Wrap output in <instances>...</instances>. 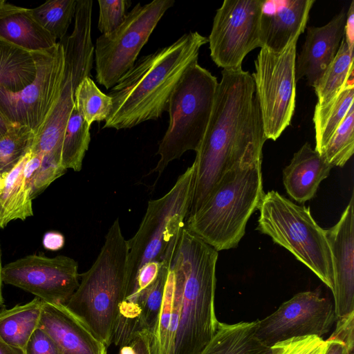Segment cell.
Segmentation results:
<instances>
[{"label":"cell","instance_id":"cell-1","mask_svg":"<svg viewBox=\"0 0 354 354\" xmlns=\"http://www.w3.org/2000/svg\"><path fill=\"white\" fill-rule=\"evenodd\" d=\"M266 140L252 75L242 68L223 69L207 129L196 151L189 216L202 206L226 171L262 159Z\"/></svg>","mask_w":354,"mask_h":354},{"label":"cell","instance_id":"cell-2","mask_svg":"<svg viewBox=\"0 0 354 354\" xmlns=\"http://www.w3.org/2000/svg\"><path fill=\"white\" fill-rule=\"evenodd\" d=\"M207 37L197 31L183 34L171 44L140 57L111 88L113 106L105 128L131 129L157 120L186 70L198 62Z\"/></svg>","mask_w":354,"mask_h":354},{"label":"cell","instance_id":"cell-3","mask_svg":"<svg viewBox=\"0 0 354 354\" xmlns=\"http://www.w3.org/2000/svg\"><path fill=\"white\" fill-rule=\"evenodd\" d=\"M164 256L180 299L173 354H199L218 324L214 310L218 253L185 225L170 241Z\"/></svg>","mask_w":354,"mask_h":354},{"label":"cell","instance_id":"cell-4","mask_svg":"<svg viewBox=\"0 0 354 354\" xmlns=\"http://www.w3.org/2000/svg\"><path fill=\"white\" fill-rule=\"evenodd\" d=\"M262 159L226 171L186 227L217 252L236 248L251 215L259 209L263 189Z\"/></svg>","mask_w":354,"mask_h":354},{"label":"cell","instance_id":"cell-5","mask_svg":"<svg viewBox=\"0 0 354 354\" xmlns=\"http://www.w3.org/2000/svg\"><path fill=\"white\" fill-rule=\"evenodd\" d=\"M128 254L127 241L116 218L95 261L80 274L81 282L65 305L106 347L112 343L120 306L127 295Z\"/></svg>","mask_w":354,"mask_h":354},{"label":"cell","instance_id":"cell-6","mask_svg":"<svg viewBox=\"0 0 354 354\" xmlns=\"http://www.w3.org/2000/svg\"><path fill=\"white\" fill-rule=\"evenodd\" d=\"M259 210L257 230L291 252L333 292V257L326 230L314 220L310 208L272 190L265 194Z\"/></svg>","mask_w":354,"mask_h":354},{"label":"cell","instance_id":"cell-7","mask_svg":"<svg viewBox=\"0 0 354 354\" xmlns=\"http://www.w3.org/2000/svg\"><path fill=\"white\" fill-rule=\"evenodd\" d=\"M218 83L198 62L186 70L169 97V126L157 151L160 159L149 174L157 172L160 176L171 161L187 151L198 150L211 117Z\"/></svg>","mask_w":354,"mask_h":354},{"label":"cell","instance_id":"cell-8","mask_svg":"<svg viewBox=\"0 0 354 354\" xmlns=\"http://www.w3.org/2000/svg\"><path fill=\"white\" fill-rule=\"evenodd\" d=\"M195 176L193 162L165 195L148 202L137 232L127 241V295L142 266L150 261L161 262L170 241L185 225L194 195Z\"/></svg>","mask_w":354,"mask_h":354},{"label":"cell","instance_id":"cell-9","mask_svg":"<svg viewBox=\"0 0 354 354\" xmlns=\"http://www.w3.org/2000/svg\"><path fill=\"white\" fill-rule=\"evenodd\" d=\"M293 37L280 51L261 48L251 75L266 139L276 140L291 122L295 107L297 43Z\"/></svg>","mask_w":354,"mask_h":354},{"label":"cell","instance_id":"cell-10","mask_svg":"<svg viewBox=\"0 0 354 354\" xmlns=\"http://www.w3.org/2000/svg\"><path fill=\"white\" fill-rule=\"evenodd\" d=\"M174 0L138 3L127 14L122 24L95 41V79L111 89L136 63L138 55Z\"/></svg>","mask_w":354,"mask_h":354},{"label":"cell","instance_id":"cell-11","mask_svg":"<svg viewBox=\"0 0 354 354\" xmlns=\"http://www.w3.org/2000/svg\"><path fill=\"white\" fill-rule=\"evenodd\" d=\"M35 65L33 81L19 91L0 86V111L12 123L26 126L35 133L56 104L65 77L62 44L32 52Z\"/></svg>","mask_w":354,"mask_h":354},{"label":"cell","instance_id":"cell-12","mask_svg":"<svg viewBox=\"0 0 354 354\" xmlns=\"http://www.w3.org/2000/svg\"><path fill=\"white\" fill-rule=\"evenodd\" d=\"M264 0H225L216 10L208 39L210 57L226 70L242 68L245 57L261 48L260 19Z\"/></svg>","mask_w":354,"mask_h":354},{"label":"cell","instance_id":"cell-13","mask_svg":"<svg viewBox=\"0 0 354 354\" xmlns=\"http://www.w3.org/2000/svg\"><path fill=\"white\" fill-rule=\"evenodd\" d=\"M336 320L333 302L322 296L318 288L296 294L273 313L257 320L256 335L271 347L294 337H322L330 330Z\"/></svg>","mask_w":354,"mask_h":354},{"label":"cell","instance_id":"cell-14","mask_svg":"<svg viewBox=\"0 0 354 354\" xmlns=\"http://www.w3.org/2000/svg\"><path fill=\"white\" fill-rule=\"evenodd\" d=\"M78 264L58 255L30 254L2 268V281L52 304L66 305L79 286Z\"/></svg>","mask_w":354,"mask_h":354},{"label":"cell","instance_id":"cell-15","mask_svg":"<svg viewBox=\"0 0 354 354\" xmlns=\"http://www.w3.org/2000/svg\"><path fill=\"white\" fill-rule=\"evenodd\" d=\"M333 257L336 318L354 314V194L339 221L326 230ZM336 320V321H337Z\"/></svg>","mask_w":354,"mask_h":354},{"label":"cell","instance_id":"cell-16","mask_svg":"<svg viewBox=\"0 0 354 354\" xmlns=\"http://www.w3.org/2000/svg\"><path fill=\"white\" fill-rule=\"evenodd\" d=\"M346 12L343 8L328 24L307 28L305 41L295 64V80L306 78L314 87L329 67L344 35Z\"/></svg>","mask_w":354,"mask_h":354},{"label":"cell","instance_id":"cell-17","mask_svg":"<svg viewBox=\"0 0 354 354\" xmlns=\"http://www.w3.org/2000/svg\"><path fill=\"white\" fill-rule=\"evenodd\" d=\"M314 3L315 0H264L260 19L262 47L280 51L293 37L303 33Z\"/></svg>","mask_w":354,"mask_h":354},{"label":"cell","instance_id":"cell-18","mask_svg":"<svg viewBox=\"0 0 354 354\" xmlns=\"http://www.w3.org/2000/svg\"><path fill=\"white\" fill-rule=\"evenodd\" d=\"M38 328L53 338L59 354H108L107 347L64 305L44 301Z\"/></svg>","mask_w":354,"mask_h":354},{"label":"cell","instance_id":"cell-19","mask_svg":"<svg viewBox=\"0 0 354 354\" xmlns=\"http://www.w3.org/2000/svg\"><path fill=\"white\" fill-rule=\"evenodd\" d=\"M86 77H89L86 73L72 72L65 65V77L60 95L49 115L35 133L30 149L32 153H57L61 156L65 130L75 107L74 91Z\"/></svg>","mask_w":354,"mask_h":354},{"label":"cell","instance_id":"cell-20","mask_svg":"<svg viewBox=\"0 0 354 354\" xmlns=\"http://www.w3.org/2000/svg\"><path fill=\"white\" fill-rule=\"evenodd\" d=\"M333 167L306 142L283 169V183L287 193L301 203L312 199Z\"/></svg>","mask_w":354,"mask_h":354},{"label":"cell","instance_id":"cell-21","mask_svg":"<svg viewBox=\"0 0 354 354\" xmlns=\"http://www.w3.org/2000/svg\"><path fill=\"white\" fill-rule=\"evenodd\" d=\"M0 38L29 52L53 48L57 42L32 17L29 9L0 3Z\"/></svg>","mask_w":354,"mask_h":354},{"label":"cell","instance_id":"cell-22","mask_svg":"<svg viewBox=\"0 0 354 354\" xmlns=\"http://www.w3.org/2000/svg\"><path fill=\"white\" fill-rule=\"evenodd\" d=\"M31 154L28 151L8 172L0 174V228L14 220H25L33 215L30 186L23 174Z\"/></svg>","mask_w":354,"mask_h":354},{"label":"cell","instance_id":"cell-23","mask_svg":"<svg viewBox=\"0 0 354 354\" xmlns=\"http://www.w3.org/2000/svg\"><path fill=\"white\" fill-rule=\"evenodd\" d=\"M35 76L32 53L0 38V86L19 91L30 84ZM12 124L0 111V136Z\"/></svg>","mask_w":354,"mask_h":354},{"label":"cell","instance_id":"cell-24","mask_svg":"<svg viewBox=\"0 0 354 354\" xmlns=\"http://www.w3.org/2000/svg\"><path fill=\"white\" fill-rule=\"evenodd\" d=\"M257 322H218L215 334L199 354H271V347L256 335Z\"/></svg>","mask_w":354,"mask_h":354},{"label":"cell","instance_id":"cell-25","mask_svg":"<svg viewBox=\"0 0 354 354\" xmlns=\"http://www.w3.org/2000/svg\"><path fill=\"white\" fill-rule=\"evenodd\" d=\"M44 301L35 297L22 305L0 311V338L8 344L24 351L38 328Z\"/></svg>","mask_w":354,"mask_h":354},{"label":"cell","instance_id":"cell-26","mask_svg":"<svg viewBox=\"0 0 354 354\" xmlns=\"http://www.w3.org/2000/svg\"><path fill=\"white\" fill-rule=\"evenodd\" d=\"M353 50L343 37L335 57L313 87L318 100L315 108L326 107L353 80Z\"/></svg>","mask_w":354,"mask_h":354},{"label":"cell","instance_id":"cell-27","mask_svg":"<svg viewBox=\"0 0 354 354\" xmlns=\"http://www.w3.org/2000/svg\"><path fill=\"white\" fill-rule=\"evenodd\" d=\"M353 80L326 107H315L313 122L315 131V148L320 154L335 130L354 104Z\"/></svg>","mask_w":354,"mask_h":354},{"label":"cell","instance_id":"cell-28","mask_svg":"<svg viewBox=\"0 0 354 354\" xmlns=\"http://www.w3.org/2000/svg\"><path fill=\"white\" fill-rule=\"evenodd\" d=\"M90 127L73 108L65 130L61 152V164L67 170L82 169V161L91 141Z\"/></svg>","mask_w":354,"mask_h":354},{"label":"cell","instance_id":"cell-29","mask_svg":"<svg viewBox=\"0 0 354 354\" xmlns=\"http://www.w3.org/2000/svg\"><path fill=\"white\" fill-rule=\"evenodd\" d=\"M75 106L89 127L106 120L111 113V97L100 91L91 77H84L74 91Z\"/></svg>","mask_w":354,"mask_h":354},{"label":"cell","instance_id":"cell-30","mask_svg":"<svg viewBox=\"0 0 354 354\" xmlns=\"http://www.w3.org/2000/svg\"><path fill=\"white\" fill-rule=\"evenodd\" d=\"M77 0H49L29 9L34 19L55 39L65 37L75 15Z\"/></svg>","mask_w":354,"mask_h":354},{"label":"cell","instance_id":"cell-31","mask_svg":"<svg viewBox=\"0 0 354 354\" xmlns=\"http://www.w3.org/2000/svg\"><path fill=\"white\" fill-rule=\"evenodd\" d=\"M34 139L33 130L17 124L0 136V174L9 171L30 151Z\"/></svg>","mask_w":354,"mask_h":354},{"label":"cell","instance_id":"cell-32","mask_svg":"<svg viewBox=\"0 0 354 354\" xmlns=\"http://www.w3.org/2000/svg\"><path fill=\"white\" fill-rule=\"evenodd\" d=\"M354 152V104L320 155L333 167H344Z\"/></svg>","mask_w":354,"mask_h":354},{"label":"cell","instance_id":"cell-33","mask_svg":"<svg viewBox=\"0 0 354 354\" xmlns=\"http://www.w3.org/2000/svg\"><path fill=\"white\" fill-rule=\"evenodd\" d=\"M66 170L61 164V156L48 153L42 156L41 164L35 172L30 188L33 200L43 192L55 180L64 175Z\"/></svg>","mask_w":354,"mask_h":354},{"label":"cell","instance_id":"cell-34","mask_svg":"<svg viewBox=\"0 0 354 354\" xmlns=\"http://www.w3.org/2000/svg\"><path fill=\"white\" fill-rule=\"evenodd\" d=\"M99 19L97 28L102 35L111 33L119 27L127 16L131 6L129 0H98Z\"/></svg>","mask_w":354,"mask_h":354},{"label":"cell","instance_id":"cell-35","mask_svg":"<svg viewBox=\"0 0 354 354\" xmlns=\"http://www.w3.org/2000/svg\"><path fill=\"white\" fill-rule=\"evenodd\" d=\"M327 340L317 336L294 337L274 344L271 354H324Z\"/></svg>","mask_w":354,"mask_h":354},{"label":"cell","instance_id":"cell-36","mask_svg":"<svg viewBox=\"0 0 354 354\" xmlns=\"http://www.w3.org/2000/svg\"><path fill=\"white\" fill-rule=\"evenodd\" d=\"M25 354H59L53 338L37 328L32 334L24 349Z\"/></svg>","mask_w":354,"mask_h":354},{"label":"cell","instance_id":"cell-37","mask_svg":"<svg viewBox=\"0 0 354 354\" xmlns=\"http://www.w3.org/2000/svg\"><path fill=\"white\" fill-rule=\"evenodd\" d=\"M119 348L118 354H152L149 332L142 330L136 333Z\"/></svg>","mask_w":354,"mask_h":354},{"label":"cell","instance_id":"cell-38","mask_svg":"<svg viewBox=\"0 0 354 354\" xmlns=\"http://www.w3.org/2000/svg\"><path fill=\"white\" fill-rule=\"evenodd\" d=\"M65 243L62 234L58 232L50 231L44 234L42 239V245L46 250L57 251L62 249Z\"/></svg>","mask_w":354,"mask_h":354},{"label":"cell","instance_id":"cell-39","mask_svg":"<svg viewBox=\"0 0 354 354\" xmlns=\"http://www.w3.org/2000/svg\"><path fill=\"white\" fill-rule=\"evenodd\" d=\"M344 39L348 46L354 49V1H352L346 12Z\"/></svg>","mask_w":354,"mask_h":354},{"label":"cell","instance_id":"cell-40","mask_svg":"<svg viewBox=\"0 0 354 354\" xmlns=\"http://www.w3.org/2000/svg\"><path fill=\"white\" fill-rule=\"evenodd\" d=\"M328 342L327 349L324 354H351L353 351H351L348 346L339 338L335 336L330 335L326 339Z\"/></svg>","mask_w":354,"mask_h":354},{"label":"cell","instance_id":"cell-41","mask_svg":"<svg viewBox=\"0 0 354 354\" xmlns=\"http://www.w3.org/2000/svg\"><path fill=\"white\" fill-rule=\"evenodd\" d=\"M0 354H25L24 350L10 346L0 338Z\"/></svg>","mask_w":354,"mask_h":354},{"label":"cell","instance_id":"cell-42","mask_svg":"<svg viewBox=\"0 0 354 354\" xmlns=\"http://www.w3.org/2000/svg\"><path fill=\"white\" fill-rule=\"evenodd\" d=\"M2 266H1V249H0V308L3 304V297L1 292V283H2Z\"/></svg>","mask_w":354,"mask_h":354},{"label":"cell","instance_id":"cell-43","mask_svg":"<svg viewBox=\"0 0 354 354\" xmlns=\"http://www.w3.org/2000/svg\"><path fill=\"white\" fill-rule=\"evenodd\" d=\"M2 1H3V0H0V3L2 2Z\"/></svg>","mask_w":354,"mask_h":354},{"label":"cell","instance_id":"cell-44","mask_svg":"<svg viewBox=\"0 0 354 354\" xmlns=\"http://www.w3.org/2000/svg\"></svg>","mask_w":354,"mask_h":354}]
</instances>
